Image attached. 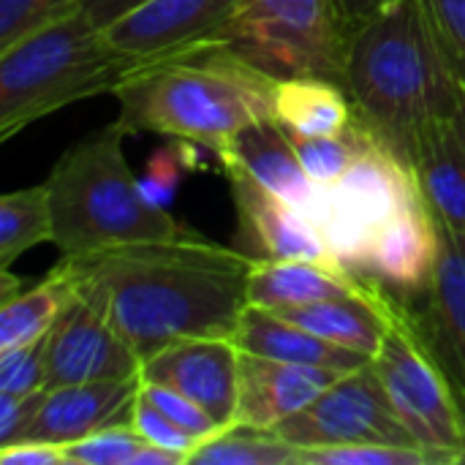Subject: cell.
<instances>
[{
	"label": "cell",
	"instance_id": "2",
	"mask_svg": "<svg viewBox=\"0 0 465 465\" xmlns=\"http://www.w3.org/2000/svg\"><path fill=\"white\" fill-rule=\"evenodd\" d=\"M343 87L354 120L409 172L465 101L422 0H401L351 38Z\"/></svg>",
	"mask_w": 465,
	"mask_h": 465
},
{
	"label": "cell",
	"instance_id": "35",
	"mask_svg": "<svg viewBox=\"0 0 465 465\" xmlns=\"http://www.w3.org/2000/svg\"><path fill=\"white\" fill-rule=\"evenodd\" d=\"M433 30L465 84V0H422Z\"/></svg>",
	"mask_w": 465,
	"mask_h": 465
},
{
	"label": "cell",
	"instance_id": "37",
	"mask_svg": "<svg viewBox=\"0 0 465 465\" xmlns=\"http://www.w3.org/2000/svg\"><path fill=\"white\" fill-rule=\"evenodd\" d=\"M0 465H65V455L57 444L27 439L0 447Z\"/></svg>",
	"mask_w": 465,
	"mask_h": 465
},
{
	"label": "cell",
	"instance_id": "28",
	"mask_svg": "<svg viewBox=\"0 0 465 465\" xmlns=\"http://www.w3.org/2000/svg\"><path fill=\"white\" fill-rule=\"evenodd\" d=\"M191 144L193 142H185V139H172L169 144L158 147L150 158H147V169L144 174L139 177V188H142V196L155 204V207H169L180 191V180H183V172L185 169H193V161H191Z\"/></svg>",
	"mask_w": 465,
	"mask_h": 465
},
{
	"label": "cell",
	"instance_id": "3",
	"mask_svg": "<svg viewBox=\"0 0 465 465\" xmlns=\"http://www.w3.org/2000/svg\"><path fill=\"white\" fill-rule=\"evenodd\" d=\"M275 82L232 44L215 41L147 63L112 95L125 134L150 131L221 155L240 128L272 117Z\"/></svg>",
	"mask_w": 465,
	"mask_h": 465
},
{
	"label": "cell",
	"instance_id": "22",
	"mask_svg": "<svg viewBox=\"0 0 465 465\" xmlns=\"http://www.w3.org/2000/svg\"><path fill=\"white\" fill-rule=\"evenodd\" d=\"M272 117L292 136H330L354 123V106L346 87L327 76H278L272 93Z\"/></svg>",
	"mask_w": 465,
	"mask_h": 465
},
{
	"label": "cell",
	"instance_id": "21",
	"mask_svg": "<svg viewBox=\"0 0 465 465\" xmlns=\"http://www.w3.org/2000/svg\"><path fill=\"white\" fill-rule=\"evenodd\" d=\"M275 313L330 343L360 351L371 360L379 354L390 327V300L376 289L365 297H335Z\"/></svg>",
	"mask_w": 465,
	"mask_h": 465
},
{
	"label": "cell",
	"instance_id": "16",
	"mask_svg": "<svg viewBox=\"0 0 465 465\" xmlns=\"http://www.w3.org/2000/svg\"><path fill=\"white\" fill-rule=\"evenodd\" d=\"M240 232L262 251L259 259H322L335 262L316 221L300 207L262 188L242 172H226Z\"/></svg>",
	"mask_w": 465,
	"mask_h": 465
},
{
	"label": "cell",
	"instance_id": "20",
	"mask_svg": "<svg viewBox=\"0 0 465 465\" xmlns=\"http://www.w3.org/2000/svg\"><path fill=\"white\" fill-rule=\"evenodd\" d=\"M234 343L245 354L278 360V362H294V365H313V368H330L341 373H351L357 368H365L373 362L371 357L343 349L338 343H330L305 327L278 316L275 311L248 305L240 316Z\"/></svg>",
	"mask_w": 465,
	"mask_h": 465
},
{
	"label": "cell",
	"instance_id": "40",
	"mask_svg": "<svg viewBox=\"0 0 465 465\" xmlns=\"http://www.w3.org/2000/svg\"><path fill=\"white\" fill-rule=\"evenodd\" d=\"M22 278H16L14 272H11V267H3L0 270V302H8L11 297H16L19 292H22Z\"/></svg>",
	"mask_w": 465,
	"mask_h": 465
},
{
	"label": "cell",
	"instance_id": "8",
	"mask_svg": "<svg viewBox=\"0 0 465 465\" xmlns=\"http://www.w3.org/2000/svg\"><path fill=\"white\" fill-rule=\"evenodd\" d=\"M373 365L401 422L409 428L430 463H460L465 430L455 392L392 300L390 327L379 354L373 357Z\"/></svg>",
	"mask_w": 465,
	"mask_h": 465
},
{
	"label": "cell",
	"instance_id": "1",
	"mask_svg": "<svg viewBox=\"0 0 465 465\" xmlns=\"http://www.w3.org/2000/svg\"><path fill=\"white\" fill-rule=\"evenodd\" d=\"M63 259L104 289L117 330L142 362L183 338H234L256 264V256L193 232Z\"/></svg>",
	"mask_w": 465,
	"mask_h": 465
},
{
	"label": "cell",
	"instance_id": "32",
	"mask_svg": "<svg viewBox=\"0 0 465 465\" xmlns=\"http://www.w3.org/2000/svg\"><path fill=\"white\" fill-rule=\"evenodd\" d=\"M82 8V0H0V49Z\"/></svg>",
	"mask_w": 465,
	"mask_h": 465
},
{
	"label": "cell",
	"instance_id": "41",
	"mask_svg": "<svg viewBox=\"0 0 465 465\" xmlns=\"http://www.w3.org/2000/svg\"><path fill=\"white\" fill-rule=\"evenodd\" d=\"M452 125H455V131L460 134V139L465 142V101L463 106H460V112L455 114V123H452Z\"/></svg>",
	"mask_w": 465,
	"mask_h": 465
},
{
	"label": "cell",
	"instance_id": "42",
	"mask_svg": "<svg viewBox=\"0 0 465 465\" xmlns=\"http://www.w3.org/2000/svg\"><path fill=\"white\" fill-rule=\"evenodd\" d=\"M460 417H463V430H465V411H460ZM458 465H465V444H463V452H460V463Z\"/></svg>",
	"mask_w": 465,
	"mask_h": 465
},
{
	"label": "cell",
	"instance_id": "27",
	"mask_svg": "<svg viewBox=\"0 0 465 465\" xmlns=\"http://www.w3.org/2000/svg\"><path fill=\"white\" fill-rule=\"evenodd\" d=\"M294 150L300 155L302 169L308 177L319 185L327 188L338 183L349 166L373 144L371 134L354 120L346 131L330 134V136H292Z\"/></svg>",
	"mask_w": 465,
	"mask_h": 465
},
{
	"label": "cell",
	"instance_id": "34",
	"mask_svg": "<svg viewBox=\"0 0 465 465\" xmlns=\"http://www.w3.org/2000/svg\"><path fill=\"white\" fill-rule=\"evenodd\" d=\"M131 425L139 430V436L147 441V444H155L161 450H169L174 455H183L185 463L191 460V455L199 450L202 439L185 433L183 428H177L172 420H166L139 390V398H136V406H134V417H131Z\"/></svg>",
	"mask_w": 465,
	"mask_h": 465
},
{
	"label": "cell",
	"instance_id": "4",
	"mask_svg": "<svg viewBox=\"0 0 465 465\" xmlns=\"http://www.w3.org/2000/svg\"><path fill=\"white\" fill-rule=\"evenodd\" d=\"M125 136L117 120L82 136L44 180L52 202V242L63 256H95L136 242L177 240L188 232L169 210L142 196L139 177L123 153Z\"/></svg>",
	"mask_w": 465,
	"mask_h": 465
},
{
	"label": "cell",
	"instance_id": "24",
	"mask_svg": "<svg viewBox=\"0 0 465 465\" xmlns=\"http://www.w3.org/2000/svg\"><path fill=\"white\" fill-rule=\"evenodd\" d=\"M76 294V281L63 262L8 302H0V351L46 335Z\"/></svg>",
	"mask_w": 465,
	"mask_h": 465
},
{
	"label": "cell",
	"instance_id": "9",
	"mask_svg": "<svg viewBox=\"0 0 465 465\" xmlns=\"http://www.w3.org/2000/svg\"><path fill=\"white\" fill-rule=\"evenodd\" d=\"M275 433L300 450L346 444H392L420 450L409 428L401 422L373 362L343 373L311 406L281 422Z\"/></svg>",
	"mask_w": 465,
	"mask_h": 465
},
{
	"label": "cell",
	"instance_id": "30",
	"mask_svg": "<svg viewBox=\"0 0 465 465\" xmlns=\"http://www.w3.org/2000/svg\"><path fill=\"white\" fill-rule=\"evenodd\" d=\"M46 335L0 351V395H33L46 390Z\"/></svg>",
	"mask_w": 465,
	"mask_h": 465
},
{
	"label": "cell",
	"instance_id": "38",
	"mask_svg": "<svg viewBox=\"0 0 465 465\" xmlns=\"http://www.w3.org/2000/svg\"><path fill=\"white\" fill-rule=\"evenodd\" d=\"M401 0H332L346 33L354 38L362 27H368L373 19H379L381 14H387L392 5H398Z\"/></svg>",
	"mask_w": 465,
	"mask_h": 465
},
{
	"label": "cell",
	"instance_id": "7",
	"mask_svg": "<svg viewBox=\"0 0 465 465\" xmlns=\"http://www.w3.org/2000/svg\"><path fill=\"white\" fill-rule=\"evenodd\" d=\"M417 196L414 174L373 142L338 183L322 188L311 218L332 259L360 278L384 226Z\"/></svg>",
	"mask_w": 465,
	"mask_h": 465
},
{
	"label": "cell",
	"instance_id": "18",
	"mask_svg": "<svg viewBox=\"0 0 465 465\" xmlns=\"http://www.w3.org/2000/svg\"><path fill=\"white\" fill-rule=\"evenodd\" d=\"M218 161L226 172L248 174L262 188L308 215L319 202L322 188L302 169L292 134L275 117H262L240 128L229 147L218 155Z\"/></svg>",
	"mask_w": 465,
	"mask_h": 465
},
{
	"label": "cell",
	"instance_id": "13",
	"mask_svg": "<svg viewBox=\"0 0 465 465\" xmlns=\"http://www.w3.org/2000/svg\"><path fill=\"white\" fill-rule=\"evenodd\" d=\"M240 0H144L104 33L128 54L158 60L223 41Z\"/></svg>",
	"mask_w": 465,
	"mask_h": 465
},
{
	"label": "cell",
	"instance_id": "23",
	"mask_svg": "<svg viewBox=\"0 0 465 465\" xmlns=\"http://www.w3.org/2000/svg\"><path fill=\"white\" fill-rule=\"evenodd\" d=\"M433 218L465 234V142L455 125L439 128L411 169Z\"/></svg>",
	"mask_w": 465,
	"mask_h": 465
},
{
	"label": "cell",
	"instance_id": "6",
	"mask_svg": "<svg viewBox=\"0 0 465 465\" xmlns=\"http://www.w3.org/2000/svg\"><path fill=\"white\" fill-rule=\"evenodd\" d=\"M223 41L272 76H327L343 84L351 35L332 0H240Z\"/></svg>",
	"mask_w": 465,
	"mask_h": 465
},
{
	"label": "cell",
	"instance_id": "25",
	"mask_svg": "<svg viewBox=\"0 0 465 465\" xmlns=\"http://www.w3.org/2000/svg\"><path fill=\"white\" fill-rule=\"evenodd\" d=\"M52 240L54 223L46 183L0 196V270L11 267L30 248Z\"/></svg>",
	"mask_w": 465,
	"mask_h": 465
},
{
	"label": "cell",
	"instance_id": "36",
	"mask_svg": "<svg viewBox=\"0 0 465 465\" xmlns=\"http://www.w3.org/2000/svg\"><path fill=\"white\" fill-rule=\"evenodd\" d=\"M44 398L46 390L33 395H0V447L27 439Z\"/></svg>",
	"mask_w": 465,
	"mask_h": 465
},
{
	"label": "cell",
	"instance_id": "39",
	"mask_svg": "<svg viewBox=\"0 0 465 465\" xmlns=\"http://www.w3.org/2000/svg\"><path fill=\"white\" fill-rule=\"evenodd\" d=\"M139 3H144V0H82V11L90 16L93 25H98L104 30L123 14L136 8Z\"/></svg>",
	"mask_w": 465,
	"mask_h": 465
},
{
	"label": "cell",
	"instance_id": "33",
	"mask_svg": "<svg viewBox=\"0 0 465 465\" xmlns=\"http://www.w3.org/2000/svg\"><path fill=\"white\" fill-rule=\"evenodd\" d=\"M142 395H144L166 420H172L177 428H183L185 433H191V436H196V439H202V441H207V439H213L215 433L223 430V428H218V422H215L204 409H199L193 401H188L185 395H180V392H174V390H169V387H163V384L142 381Z\"/></svg>",
	"mask_w": 465,
	"mask_h": 465
},
{
	"label": "cell",
	"instance_id": "19",
	"mask_svg": "<svg viewBox=\"0 0 465 465\" xmlns=\"http://www.w3.org/2000/svg\"><path fill=\"white\" fill-rule=\"evenodd\" d=\"M365 294H373V289L351 270L322 259H256L248 278V305L267 311Z\"/></svg>",
	"mask_w": 465,
	"mask_h": 465
},
{
	"label": "cell",
	"instance_id": "11",
	"mask_svg": "<svg viewBox=\"0 0 465 465\" xmlns=\"http://www.w3.org/2000/svg\"><path fill=\"white\" fill-rule=\"evenodd\" d=\"M439 237L441 251L430 286L409 302H392L447 376L458 409L465 411V234L439 223Z\"/></svg>",
	"mask_w": 465,
	"mask_h": 465
},
{
	"label": "cell",
	"instance_id": "26",
	"mask_svg": "<svg viewBox=\"0 0 465 465\" xmlns=\"http://www.w3.org/2000/svg\"><path fill=\"white\" fill-rule=\"evenodd\" d=\"M188 465H302V450L275 430L237 422L202 441Z\"/></svg>",
	"mask_w": 465,
	"mask_h": 465
},
{
	"label": "cell",
	"instance_id": "10",
	"mask_svg": "<svg viewBox=\"0 0 465 465\" xmlns=\"http://www.w3.org/2000/svg\"><path fill=\"white\" fill-rule=\"evenodd\" d=\"M60 262L65 264V259ZM68 272L76 281V294L46 335V390L142 376V360L117 330L104 289L71 267Z\"/></svg>",
	"mask_w": 465,
	"mask_h": 465
},
{
	"label": "cell",
	"instance_id": "31",
	"mask_svg": "<svg viewBox=\"0 0 465 465\" xmlns=\"http://www.w3.org/2000/svg\"><path fill=\"white\" fill-rule=\"evenodd\" d=\"M302 465H433L422 450L392 444H346L302 450Z\"/></svg>",
	"mask_w": 465,
	"mask_h": 465
},
{
	"label": "cell",
	"instance_id": "12",
	"mask_svg": "<svg viewBox=\"0 0 465 465\" xmlns=\"http://www.w3.org/2000/svg\"><path fill=\"white\" fill-rule=\"evenodd\" d=\"M240 357L234 338H183L142 362V381L185 395L226 430L237 425Z\"/></svg>",
	"mask_w": 465,
	"mask_h": 465
},
{
	"label": "cell",
	"instance_id": "29",
	"mask_svg": "<svg viewBox=\"0 0 465 465\" xmlns=\"http://www.w3.org/2000/svg\"><path fill=\"white\" fill-rule=\"evenodd\" d=\"M144 439L134 425H117L98 430L82 441L65 444V465H131Z\"/></svg>",
	"mask_w": 465,
	"mask_h": 465
},
{
	"label": "cell",
	"instance_id": "5",
	"mask_svg": "<svg viewBox=\"0 0 465 465\" xmlns=\"http://www.w3.org/2000/svg\"><path fill=\"white\" fill-rule=\"evenodd\" d=\"M147 57L123 52L79 8L0 49V142L84 98L114 93Z\"/></svg>",
	"mask_w": 465,
	"mask_h": 465
},
{
	"label": "cell",
	"instance_id": "14",
	"mask_svg": "<svg viewBox=\"0 0 465 465\" xmlns=\"http://www.w3.org/2000/svg\"><path fill=\"white\" fill-rule=\"evenodd\" d=\"M439 251V223L420 193L384 226L360 281L395 302H409L430 286Z\"/></svg>",
	"mask_w": 465,
	"mask_h": 465
},
{
	"label": "cell",
	"instance_id": "17",
	"mask_svg": "<svg viewBox=\"0 0 465 465\" xmlns=\"http://www.w3.org/2000/svg\"><path fill=\"white\" fill-rule=\"evenodd\" d=\"M341 376V371L278 362L242 351L237 422L262 430H275L281 422L311 406Z\"/></svg>",
	"mask_w": 465,
	"mask_h": 465
},
{
	"label": "cell",
	"instance_id": "15",
	"mask_svg": "<svg viewBox=\"0 0 465 465\" xmlns=\"http://www.w3.org/2000/svg\"><path fill=\"white\" fill-rule=\"evenodd\" d=\"M139 390L142 376L46 390V398L27 439L65 447L98 430L131 425Z\"/></svg>",
	"mask_w": 465,
	"mask_h": 465
}]
</instances>
